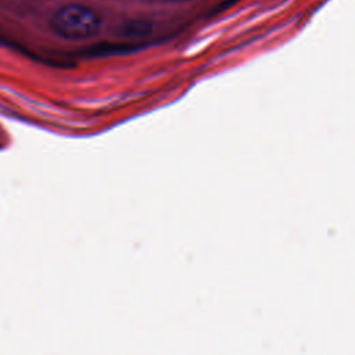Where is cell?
<instances>
[{"instance_id":"6da1fadb","label":"cell","mask_w":355,"mask_h":355,"mask_svg":"<svg viewBox=\"0 0 355 355\" xmlns=\"http://www.w3.org/2000/svg\"><path fill=\"white\" fill-rule=\"evenodd\" d=\"M51 25L60 36L72 40H82L94 36L100 31L101 18L90 7L68 4L54 14Z\"/></svg>"}]
</instances>
